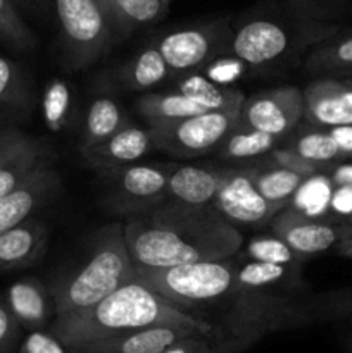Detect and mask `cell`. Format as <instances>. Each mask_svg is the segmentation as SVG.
<instances>
[{
  "mask_svg": "<svg viewBox=\"0 0 352 353\" xmlns=\"http://www.w3.org/2000/svg\"><path fill=\"white\" fill-rule=\"evenodd\" d=\"M123 234L135 268L147 269L223 261L244 247L240 231L213 207H190L169 199L150 212L130 217Z\"/></svg>",
  "mask_w": 352,
  "mask_h": 353,
  "instance_id": "6da1fadb",
  "label": "cell"
},
{
  "mask_svg": "<svg viewBox=\"0 0 352 353\" xmlns=\"http://www.w3.org/2000/svg\"><path fill=\"white\" fill-rule=\"evenodd\" d=\"M19 353H69V348L50 331H31L21 343Z\"/></svg>",
  "mask_w": 352,
  "mask_h": 353,
  "instance_id": "74e56055",
  "label": "cell"
},
{
  "mask_svg": "<svg viewBox=\"0 0 352 353\" xmlns=\"http://www.w3.org/2000/svg\"><path fill=\"white\" fill-rule=\"evenodd\" d=\"M240 126V112H204L169 123H148L154 150L197 157L217 150Z\"/></svg>",
  "mask_w": 352,
  "mask_h": 353,
  "instance_id": "ba28073f",
  "label": "cell"
},
{
  "mask_svg": "<svg viewBox=\"0 0 352 353\" xmlns=\"http://www.w3.org/2000/svg\"><path fill=\"white\" fill-rule=\"evenodd\" d=\"M304 119L314 128L352 126V85L340 78L314 79L302 90Z\"/></svg>",
  "mask_w": 352,
  "mask_h": 353,
  "instance_id": "9a60e30c",
  "label": "cell"
},
{
  "mask_svg": "<svg viewBox=\"0 0 352 353\" xmlns=\"http://www.w3.org/2000/svg\"><path fill=\"white\" fill-rule=\"evenodd\" d=\"M21 326L9 310L6 302L0 300V353H7L12 348Z\"/></svg>",
  "mask_w": 352,
  "mask_h": 353,
  "instance_id": "ab89813d",
  "label": "cell"
},
{
  "mask_svg": "<svg viewBox=\"0 0 352 353\" xmlns=\"http://www.w3.org/2000/svg\"><path fill=\"white\" fill-rule=\"evenodd\" d=\"M347 14H351V16H352V6H351V9H349V12Z\"/></svg>",
  "mask_w": 352,
  "mask_h": 353,
  "instance_id": "7dc6e473",
  "label": "cell"
},
{
  "mask_svg": "<svg viewBox=\"0 0 352 353\" xmlns=\"http://www.w3.org/2000/svg\"><path fill=\"white\" fill-rule=\"evenodd\" d=\"M231 37V21L223 17L173 30L159 37L154 43L171 74H192L197 69L213 64L223 54H230Z\"/></svg>",
  "mask_w": 352,
  "mask_h": 353,
  "instance_id": "9c48e42d",
  "label": "cell"
},
{
  "mask_svg": "<svg viewBox=\"0 0 352 353\" xmlns=\"http://www.w3.org/2000/svg\"><path fill=\"white\" fill-rule=\"evenodd\" d=\"M175 169L173 164H133L107 176V209L128 219L157 209L169 199L168 185Z\"/></svg>",
  "mask_w": 352,
  "mask_h": 353,
  "instance_id": "30bf717a",
  "label": "cell"
},
{
  "mask_svg": "<svg viewBox=\"0 0 352 353\" xmlns=\"http://www.w3.org/2000/svg\"><path fill=\"white\" fill-rule=\"evenodd\" d=\"M330 137L337 143L344 159L352 157V126H337L328 130Z\"/></svg>",
  "mask_w": 352,
  "mask_h": 353,
  "instance_id": "60d3db41",
  "label": "cell"
},
{
  "mask_svg": "<svg viewBox=\"0 0 352 353\" xmlns=\"http://www.w3.org/2000/svg\"><path fill=\"white\" fill-rule=\"evenodd\" d=\"M335 250H337V254L340 255V257L351 259V261H352V234L347 238V240L342 241V243L338 245Z\"/></svg>",
  "mask_w": 352,
  "mask_h": 353,
  "instance_id": "b9f144b4",
  "label": "cell"
},
{
  "mask_svg": "<svg viewBox=\"0 0 352 353\" xmlns=\"http://www.w3.org/2000/svg\"><path fill=\"white\" fill-rule=\"evenodd\" d=\"M47 161L50 150L41 140L16 128L0 130V199L23 185Z\"/></svg>",
  "mask_w": 352,
  "mask_h": 353,
  "instance_id": "5bb4252c",
  "label": "cell"
},
{
  "mask_svg": "<svg viewBox=\"0 0 352 353\" xmlns=\"http://www.w3.org/2000/svg\"><path fill=\"white\" fill-rule=\"evenodd\" d=\"M171 74L157 45H145L123 68V83L131 90H147L159 85Z\"/></svg>",
  "mask_w": 352,
  "mask_h": 353,
  "instance_id": "83f0119b",
  "label": "cell"
},
{
  "mask_svg": "<svg viewBox=\"0 0 352 353\" xmlns=\"http://www.w3.org/2000/svg\"><path fill=\"white\" fill-rule=\"evenodd\" d=\"M135 109L148 123H169L207 112L179 92L147 93L135 102Z\"/></svg>",
  "mask_w": 352,
  "mask_h": 353,
  "instance_id": "d4e9b609",
  "label": "cell"
},
{
  "mask_svg": "<svg viewBox=\"0 0 352 353\" xmlns=\"http://www.w3.org/2000/svg\"><path fill=\"white\" fill-rule=\"evenodd\" d=\"M352 6V0H289V9L307 21L333 23L345 16Z\"/></svg>",
  "mask_w": 352,
  "mask_h": 353,
  "instance_id": "8d00e7d4",
  "label": "cell"
},
{
  "mask_svg": "<svg viewBox=\"0 0 352 353\" xmlns=\"http://www.w3.org/2000/svg\"><path fill=\"white\" fill-rule=\"evenodd\" d=\"M300 265L264 264L248 261L238 264L235 292H268L273 286L289 281L292 274H299Z\"/></svg>",
  "mask_w": 352,
  "mask_h": 353,
  "instance_id": "f546056e",
  "label": "cell"
},
{
  "mask_svg": "<svg viewBox=\"0 0 352 353\" xmlns=\"http://www.w3.org/2000/svg\"><path fill=\"white\" fill-rule=\"evenodd\" d=\"M48 230L37 219L12 228L0 234V271L31 268L47 252Z\"/></svg>",
  "mask_w": 352,
  "mask_h": 353,
  "instance_id": "ac0fdd59",
  "label": "cell"
},
{
  "mask_svg": "<svg viewBox=\"0 0 352 353\" xmlns=\"http://www.w3.org/2000/svg\"><path fill=\"white\" fill-rule=\"evenodd\" d=\"M176 92L185 95L207 112H240L245 102V95L240 90L224 86L195 72L185 74Z\"/></svg>",
  "mask_w": 352,
  "mask_h": 353,
  "instance_id": "603a6c76",
  "label": "cell"
},
{
  "mask_svg": "<svg viewBox=\"0 0 352 353\" xmlns=\"http://www.w3.org/2000/svg\"><path fill=\"white\" fill-rule=\"evenodd\" d=\"M50 293L37 279H19L7 290L6 303L24 330H41L54 312Z\"/></svg>",
  "mask_w": 352,
  "mask_h": 353,
  "instance_id": "44dd1931",
  "label": "cell"
},
{
  "mask_svg": "<svg viewBox=\"0 0 352 353\" xmlns=\"http://www.w3.org/2000/svg\"><path fill=\"white\" fill-rule=\"evenodd\" d=\"M171 0H109L106 6L116 37L130 34L166 16Z\"/></svg>",
  "mask_w": 352,
  "mask_h": 353,
  "instance_id": "cb8c5ba5",
  "label": "cell"
},
{
  "mask_svg": "<svg viewBox=\"0 0 352 353\" xmlns=\"http://www.w3.org/2000/svg\"><path fill=\"white\" fill-rule=\"evenodd\" d=\"M340 79H345V81H349L352 85V72L351 74H347V76H344V78H340Z\"/></svg>",
  "mask_w": 352,
  "mask_h": 353,
  "instance_id": "ee69618b",
  "label": "cell"
},
{
  "mask_svg": "<svg viewBox=\"0 0 352 353\" xmlns=\"http://www.w3.org/2000/svg\"><path fill=\"white\" fill-rule=\"evenodd\" d=\"M271 234L285 241L293 254L306 262L347 240L352 234V223L337 216L311 217L285 207L271 219Z\"/></svg>",
  "mask_w": 352,
  "mask_h": 353,
  "instance_id": "8fae6325",
  "label": "cell"
},
{
  "mask_svg": "<svg viewBox=\"0 0 352 353\" xmlns=\"http://www.w3.org/2000/svg\"><path fill=\"white\" fill-rule=\"evenodd\" d=\"M100 2H102V6L106 7V6H107V2H109V0H100Z\"/></svg>",
  "mask_w": 352,
  "mask_h": 353,
  "instance_id": "f6af8a7d",
  "label": "cell"
},
{
  "mask_svg": "<svg viewBox=\"0 0 352 353\" xmlns=\"http://www.w3.org/2000/svg\"><path fill=\"white\" fill-rule=\"evenodd\" d=\"M351 319H352V316H351Z\"/></svg>",
  "mask_w": 352,
  "mask_h": 353,
  "instance_id": "c3c4849f",
  "label": "cell"
},
{
  "mask_svg": "<svg viewBox=\"0 0 352 353\" xmlns=\"http://www.w3.org/2000/svg\"><path fill=\"white\" fill-rule=\"evenodd\" d=\"M162 353H223L216 345V338L207 334H192L176 341Z\"/></svg>",
  "mask_w": 352,
  "mask_h": 353,
  "instance_id": "f35d334b",
  "label": "cell"
},
{
  "mask_svg": "<svg viewBox=\"0 0 352 353\" xmlns=\"http://www.w3.org/2000/svg\"><path fill=\"white\" fill-rule=\"evenodd\" d=\"M79 150H81L83 159L107 178L140 161L145 154L154 150V145H152L148 130L128 124L102 143L79 148Z\"/></svg>",
  "mask_w": 352,
  "mask_h": 353,
  "instance_id": "e0dca14e",
  "label": "cell"
},
{
  "mask_svg": "<svg viewBox=\"0 0 352 353\" xmlns=\"http://www.w3.org/2000/svg\"><path fill=\"white\" fill-rule=\"evenodd\" d=\"M155 326L190 327L214 336L209 321L179 310L138 281L121 286L90 309L57 316L50 333L76 353L88 345Z\"/></svg>",
  "mask_w": 352,
  "mask_h": 353,
  "instance_id": "7a4b0ae2",
  "label": "cell"
},
{
  "mask_svg": "<svg viewBox=\"0 0 352 353\" xmlns=\"http://www.w3.org/2000/svg\"><path fill=\"white\" fill-rule=\"evenodd\" d=\"M61 186V176L52 161L41 164L26 181L14 192L0 199V234L31 219Z\"/></svg>",
  "mask_w": 352,
  "mask_h": 353,
  "instance_id": "2e32d148",
  "label": "cell"
},
{
  "mask_svg": "<svg viewBox=\"0 0 352 353\" xmlns=\"http://www.w3.org/2000/svg\"><path fill=\"white\" fill-rule=\"evenodd\" d=\"M30 86L16 62L0 55V109L23 110L30 103Z\"/></svg>",
  "mask_w": 352,
  "mask_h": 353,
  "instance_id": "1f68e13d",
  "label": "cell"
},
{
  "mask_svg": "<svg viewBox=\"0 0 352 353\" xmlns=\"http://www.w3.org/2000/svg\"><path fill=\"white\" fill-rule=\"evenodd\" d=\"M240 262L235 257L223 261L190 262L171 268H137L135 281L141 283L179 310L193 314L197 307L216 305L235 293V279Z\"/></svg>",
  "mask_w": 352,
  "mask_h": 353,
  "instance_id": "8992f818",
  "label": "cell"
},
{
  "mask_svg": "<svg viewBox=\"0 0 352 353\" xmlns=\"http://www.w3.org/2000/svg\"><path fill=\"white\" fill-rule=\"evenodd\" d=\"M17 3H23V6H40V3H43L45 0H16Z\"/></svg>",
  "mask_w": 352,
  "mask_h": 353,
  "instance_id": "7bdbcfd3",
  "label": "cell"
},
{
  "mask_svg": "<svg viewBox=\"0 0 352 353\" xmlns=\"http://www.w3.org/2000/svg\"><path fill=\"white\" fill-rule=\"evenodd\" d=\"M214 323L223 353H240L266 334L295 330L324 319L352 316V290L300 300L269 292H235L226 296Z\"/></svg>",
  "mask_w": 352,
  "mask_h": 353,
  "instance_id": "3957f363",
  "label": "cell"
},
{
  "mask_svg": "<svg viewBox=\"0 0 352 353\" xmlns=\"http://www.w3.org/2000/svg\"><path fill=\"white\" fill-rule=\"evenodd\" d=\"M245 254L251 261L264 262V264L280 265H300V259L292 252V248L280 240L275 234H259L247 243Z\"/></svg>",
  "mask_w": 352,
  "mask_h": 353,
  "instance_id": "d590c367",
  "label": "cell"
},
{
  "mask_svg": "<svg viewBox=\"0 0 352 353\" xmlns=\"http://www.w3.org/2000/svg\"><path fill=\"white\" fill-rule=\"evenodd\" d=\"M128 126L123 109L110 97H99L90 103L85 117L83 141L79 148L93 147Z\"/></svg>",
  "mask_w": 352,
  "mask_h": 353,
  "instance_id": "484cf974",
  "label": "cell"
},
{
  "mask_svg": "<svg viewBox=\"0 0 352 353\" xmlns=\"http://www.w3.org/2000/svg\"><path fill=\"white\" fill-rule=\"evenodd\" d=\"M135 271L123 224H107L97 231L85 261L59 276L48 288L55 317L90 309L117 288L135 281Z\"/></svg>",
  "mask_w": 352,
  "mask_h": 353,
  "instance_id": "277c9868",
  "label": "cell"
},
{
  "mask_svg": "<svg viewBox=\"0 0 352 353\" xmlns=\"http://www.w3.org/2000/svg\"><path fill=\"white\" fill-rule=\"evenodd\" d=\"M192 334L202 333L190 327L155 326L88 345L76 353H162L176 341L192 336Z\"/></svg>",
  "mask_w": 352,
  "mask_h": 353,
  "instance_id": "ffe728a7",
  "label": "cell"
},
{
  "mask_svg": "<svg viewBox=\"0 0 352 353\" xmlns=\"http://www.w3.org/2000/svg\"><path fill=\"white\" fill-rule=\"evenodd\" d=\"M0 41L14 50H31L37 45L33 31L19 16L12 0H0Z\"/></svg>",
  "mask_w": 352,
  "mask_h": 353,
  "instance_id": "e575fe53",
  "label": "cell"
},
{
  "mask_svg": "<svg viewBox=\"0 0 352 353\" xmlns=\"http://www.w3.org/2000/svg\"><path fill=\"white\" fill-rule=\"evenodd\" d=\"M280 138L255 131L247 126H238L219 147V155L226 161H247L276 150Z\"/></svg>",
  "mask_w": 352,
  "mask_h": 353,
  "instance_id": "4dcf8cb0",
  "label": "cell"
},
{
  "mask_svg": "<svg viewBox=\"0 0 352 353\" xmlns=\"http://www.w3.org/2000/svg\"><path fill=\"white\" fill-rule=\"evenodd\" d=\"M71 116V90L62 79L54 78L48 81L43 93V117L50 131L59 133L69 124Z\"/></svg>",
  "mask_w": 352,
  "mask_h": 353,
  "instance_id": "836d02e7",
  "label": "cell"
},
{
  "mask_svg": "<svg viewBox=\"0 0 352 353\" xmlns=\"http://www.w3.org/2000/svg\"><path fill=\"white\" fill-rule=\"evenodd\" d=\"M54 7L69 68H90L110 50L116 33L100 0H54Z\"/></svg>",
  "mask_w": 352,
  "mask_h": 353,
  "instance_id": "52a82bcc",
  "label": "cell"
},
{
  "mask_svg": "<svg viewBox=\"0 0 352 353\" xmlns=\"http://www.w3.org/2000/svg\"><path fill=\"white\" fill-rule=\"evenodd\" d=\"M349 348H351V352H352V340L349 341Z\"/></svg>",
  "mask_w": 352,
  "mask_h": 353,
  "instance_id": "bcb514c9",
  "label": "cell"
},
{
  "mask_svg": "<svg viewBox=\"0 0 352 353\" xmlns=\"http://www.w3.org/2000/svg\"><path fill=\"white\" fill-rule=\"evenodd\" d=\"M289 150L317 169L344 161V155L338 150L337 143L330 137L328 130L323 128L313 126V130L300 133L292 141Z\"/></svg>",
  "mask_w": 352,
  "mask_h": 353,
  "instance_id": "f1b7e54d",
  "label": "cell"
},
{
  "mask_svg": "<svg viewBox=\"0 0 352 353\" xmlns=\"http://www.w3.org/2000/svg\"><path fill=\"white\" fill-rule=\"evenodd\" d=\"M338 30L337 23L302 19L290 9L286 16L255 14L233 28L230 55L248 68H275L311 50Z\"/></svg>",
  "mask_w": 352,
  "mask_h": 353,
  "instance_id": "5b68a950",
  "label": "cell"
},
{
  "mask_svg": "<svg viewBox=\"0 0 352 353\" xmlns=\"http://www.w3.org/2000/svg\"><path fill=\"white\" fill-rule=\"evenodd\" d=\"M331 185H333L331 179L323 176H309L293 195L292 209L311 217H324L326 209H330L331 195H333Z\"/></svg>",
  "mask_w": 352,
  "mask_h": 353,
  "instance_id": "d6a6232c",
  "label": "cell"
},
{
  "mask_svg": "<svg viewBox=\"0 0 352 353\" xmlns=\"http://www.w3.org/2000/svg\"><path fill=\"white\" fill-rule=\"evenodd\" d=\"M304 119L302 90L280 86L245 99L240 110L242 126L275 138H283Z\"/></svg>",
  "mask_w": 352,
  "mask_h": 353,
  "instance_id": "7c38bea8",
  "label": "cell"
},
{
  "mask_svg": "<svg viewBox=\"0 0 352 353\" xmlns=\"http://www.w3.org/2000/svg\"><path fill=\"white\" fill-rule=\"evenodd\" d=\"M228 171L230 169L195 168V165L176 168L169 178V200H175L183 205L202 207V209L213 207Z\"/></svg>",
  "mask_w": 352,
  "mask_h": 353,
  "instance_id": "d6986e66",
  "label": "cell"
},
{
  "mask_svg": "<svg viewBox=\"0 0 352 353\" xmlns=\"http://www.w3.org/2000/svg\"><path fill=\"white\" fill-rule=\"evenodd\" d=\"M213 209L231 226L235 224L262 226L271 223L273 217L283 210L282 207L269 203L259 193L252 181L251 168L228 171L226 179L214 199Z\"/></svg>",
  "mask_w": 352,
  "mask_h": 353,
  "instance_id": "4fadbf2b",
  "label": "cell"
},
{
  "mask_svg": "<svg viewBox=\"0 0 352 353\" xmlns=\"http://www.w3.org/2000/svg\"><path fill=\"white\" fill-rule=\"evenodd\" d=\"M251 174L259 193L269 203L282 207V209L289 205L297 190L307 179L306 176L290 171V169L278 164H273V168H255V165H252Z\"/></svg>",
  "mask_w": 352,
  "mask_h": 353,
  "instance_id": "4316f807",
  "label": "cell"
},
{
  "mask_svg": "<svg viewBox=\"0 0 352 353\" xmlns=\"http://www.w3.org/2000/svg\"><path fill=\"white\" fill-rule=\"evenodd\" d=\"M309 72L344 78L352 72V28L338 30L326 40L314 45L304 61Z\"/></svg>",
  "mask_w": 352,
  "mask_h": 353,
  "instance_id": "7402d4cb",
  "label": "cell"
}]
</instances>
